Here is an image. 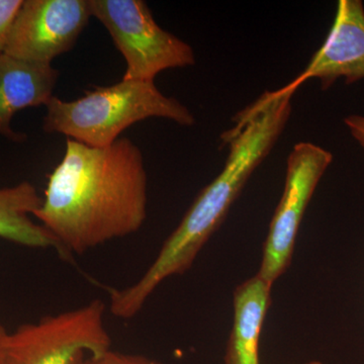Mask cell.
<instances>
[{"mask_svg": "<svg viewBox=\"0 0 364 364\" xmlns=\"http://www.w3.org/2000/svg\"><path fill=\"white\" fill-rule=\"evenodd\" d=\"M42 203L43 198L31 182L0 188V238L28 248H52L68 259L57 239L31 219Z\"/></svg>", "mask_w": 364, "mask_h": 364, "instance_id": "11", "label": "cell"}, {"mask_svg": "<svg viewBox=\"0 0 364 364\" xmlns=\"http://www.w3.org/2000/svg\"><path fill=\"white\" fill-rule=\"evenodd\" d=\"M23 0H0V55L4 52L11 26Z\"/></svg>", "mask_w": 364, "mask_h": 364, "instance_id": "13", "label": "cell"}, {"mask_svg": "<svg viewBox=\"0 0 364 364\" xmlns=\"http://www.w3.org/2000/svg\"><path fill=\"white\" fill-rule=\"evenodd\" d=\"M305 364H324V363H320V361L314 360V361H310V363H306Z\"/></svg>", "mask_w": 364, "mask_h": 364, "instance_id": "16", "label": "cell"}, {"mask_svg": "<svg viewBox=\"0 0 364 364\" xmlns=\"http://www.w3.org/2000/svg\"><path fill=\"white\" fill-rule=\"evenodd\" d=\"M293 91H267L235 117L223 134L229 154L221 173L200 191L179 226L142 277L124 291L129 303L142 308L164 280L193 267L196 256L221 226L254 170L269 154L291 114Z\"/></svg>", "mask_w": 364, "mask_h": 364, "instance_id": "2", "label": "cell"}, {"mask_svg": "<svg viewBox=\"0 0 364 364\" xmlns=\"http://www.w3.org/2000/svg\"><path fill=\"white\" fill-rule=\"evenodd\" d=\"M332 161L329 151L313 143H298L289 153L284 193L270 222L257 273L268 284L273 286L291 264L304 215Z\"/></svg>", "mask_w": 364, "mask_h": 364, "instance_id": "6", "label": "cell"}, {"mask_svg": "<svg viewBox=\"0 0 364 364\" xmlns=\"http://www.w3.org/2000/svg\"><path fill=\"white\" fill-rule=\"evenodd\" d=\"M73 364H164L142 354L109 350L79 356Z\"/></svg>", "mask_w": 364, "mask_h": 364, "instance_id": "12", "label": "cell"}, {"mask_svg": "<svg viewBox=\"0 0 364 364\" xmlns=\"http://www.w3.org/2000/svg\"><path fill=\"white\" fill-rule=\"evenodd\" d=\"M318 79L328 90L339 78L350 85L364 79V6L361 0H339L336 16L325 42L305 70L284 90L296 91L309 79Z\"/></svg>", "mask_w": 364, "mask_h": 364, "instance_id": "8", "label": "cell"}, {"mask_svg": "<svg viewBox=\"0 0 364 364\" xmlns=\"http://www.w3.org/2000/svg\"><path fill=\"white\" fill-rule=\"evenodd\" d=\"M91 16L90 0H23L4 53L51 64L75 46Z\"/></svg>", "mask_w": 364, "mask_h": 364, "instance_id": "7", "label": "cell"}, {"mask_svg": "<svg viewBox=\"0 0 364 364\" xmlns=\"http://www.w3.org/2000/svg\"><path fill=\"white\" fill-rule=\"evenodd\" d=\"M9 332L6 331L4 326L0 322V364H6L4 351H6V342Z\"/></svg>", "mask_w": 364, "mask_h": 364, "instance_id": "15", "label": "cell"}, {"mask_svg": "<svg viewBox=\"0 0 364 364\" xmlns=\"http://www.w3.org/2000/svg\"><path fill=\"white\" fill-rule=\"evenodd\" d=\"M272 284L259 275L234 291V318L228 340L225 364H260L261 332L269 309Z\"/></svg>", "mask_w": 364, "mask_h": 364, "instance_id": "10", "label": "cell"}, {"mask_svg": "<svg viewBox=\"0 0 364 364\" xmlns=\"http://www.w3.org/2000/svg\"><path fill=\"white\" fill-rule=\"evenodd\" d=\"M91 16L126 60V80L154 81L167 69L195 65L193 48L157 25L143 0H90Z\"/></svg>", "mask_w": 364, "mask_h": 364, "instance_id": "4", "label": "cell"}, {"mask_svg": "<svg viewBox=\"0 0 364 364\" xmlns=\"http://www.w3.org/2000/svg\"><path fill=\"white\" fill-rule=\"evenodd\" d=\"M344 124L350 132L351 136L364 149V117L351 114L345 117Z\"/></svg>", "mask_w": 364, "mask_h": 364, "instance_id": "14", "label": "cell"}, {"mask_svg": "<svg viewBox=\"0 0 364 364\" xmlns=\"http://www.w3.org/2000/svg\"><path fill=\"white\" fill-rule=\"evenodd\" d=\"M148 177L140 148L129 138L109 147L67 139L33 213L68 257L136 233L147 219Z\"/></svg>", "mask_w": 364, "mask_h": 364, "instance_id": "1", "label": "cell"}, {"mask_svg": "<svg viewBox=\"0 0 364 364\" xmlns=\"http://www.w3.org/2000/svg\"><path fill=\"white\" fill-rule=\"evenodd\" d=\"M59 71L51 64L37 63L0 55V135L14 143H23L25 133L11 128L16 112L50 102Z\"/></svg>", "mask_w": 364, "mask_h": 364, "instance_id": "9", "label": "cell"}, {"mask_svg": "<svg viewBox=\"0 0 364 364\" xmlns=\"http://www.w3.org/2000/svg\"><path fill=\"white\" fill-rule=\"evenodd\" d=\"M46 107V133L61 134L97 148L109 147L132 124L150 117L170 119L181 126L196 123L188 107L163 95L154 81L123 79L116 85L98 86L70 102L54 95Z\"/></svg>", "mask_w": 364, "mask_h": 364, "instance_id": "3", "label": "cell"}, {"mask_svg": "<svg viewBox=\"0 0 364 364\" xmlns=\"http://www.w3.org/2000/svg\"><path fill=\"white\" fill-rule=\"evenodd\" d=\"M105 311L102 299H93L20 326L7 335L6 364H73L79 356L109 350L112 341Z\"/></svg>", "mask_w": 364, "mask_h": 364, "instance_id": "5", "label": "cell"}]
</instances>
